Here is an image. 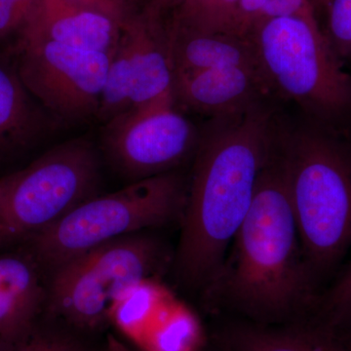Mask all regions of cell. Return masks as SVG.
<instances>
[{
    "label": "cell",
    "instance_id": "obj_1",
    "mask_svg": "<svg viewBox=\"0 0 351 351\" xmlns=\"http://www.w3.org/2000/svg\"><path fill=\"white\" fill-rule=\"evenodd\" d=\"M280 125L265 100L211 119L200 132L175 257L186 285L205 290L218 274L276 151Z\"/></svg>",
    "mask_w": 351,
    "mask_h": 351
},
{
    "label": "cell",
    "instance_id": "obj_2",
    "mask_svg": "<svg viewBox=\"0 0 351 351\" xmlns=\"http://www.w3.org/2000/svg\"><path fill=\"white\" fill-rule=\"evenodd\" d=\"M319 286L304 256L276 145L250 209L205 291L242 320L277 325L315 313Z\"/></svg>",
    "mask_w": 351,
    "mask_h": 351
},
{
    "label": "cell",
    "instance_id": "obj_3",
    "mask_svg": "<svg viewBox=\"0 0 351 351\" xmlns=\"http://www.w3.org/2000/svg\"><path fill=\"white\" fill-rule=\"evenodd\" d=\"M338 128L282 121L277 141L302 249L319 285L351 247V140Z\"/></svg>",
    "mask_w": 351,
    "mask_h": 351
},
{
    "label": "cell",
    "instance_id": "obj_4",
    "mask_svg": "<svg viewBox=\"0 0 351 351\" xmlns=\"http://www.w3.org/2000/svg\"><path fill=\"white\" fill-rule=\"evenodd\" d=\"M248 38L270 96L293 101L306 119L339 127L351 115V75L316 18L265 21Z\"/></svg>",
    "mask_w": 351,
    "mask_h": 351
},
{
    "label": "cell",
    "instance_id": "obj_5",
    "mask_svg": "<svg viewBox=\"0 0 351 351\" xmlns=\"http://www.w3.org/2000/svg\"><path fill=\"white\" fill-rule=\"evenodd\" d=\"M188 181L177 170L95 195L31 237L32 257L53 270L108 242L181 219Z\"/></svg>",
    "mask_w": 351,
    "mask_h": 351
},
{
    "label": "cell",
    "instance_id": "obj_6",
    "mask_svg": "<svg viewBox=\"0 0 351 351\" xmlns=\"http://www.w3.org/2000/svg\"><path fill=\"white\" fill-rule=\"evenodd\" d=\"M100 159L91 143L75 138L0 179V243L31 239L97 195Z\"/></svg>",
    "mask_w": 351,
    "mask_h": 351
},
{
    "label": "cell",
    "instance_id": "obj_7",
    "mask_svg": "<svg viewBox=\"0 0 351 351\" xmlns=\"http://www.w3.org/2000/svg\"><path fill=\"white\" fill-rule=\"evenodd\" d=\"M163 252L156 239L142 232L83 253L51 270L46 306L73 326L98 328L110 319L127 289L156 274Z\"/></svg>",
    "mask_w": 351,
    "mask_h": 351
},
{
    "label": "cell",
    "instance_id": "obj_8",
    "mask_svg": "<svg viewBox=\"0 0 351 351\" xmlns=\"http://www.w3.org/2000/svg\"><path fill=\"white\" fill-rule=\"evenodd\" d=\"M15 53L21 80L52 117L66 123L98 117L112 56L29 32L18 38Z\"/></svg>",
    "mask_w": 351,
    "mask_h": 351
},
{
    "label": "cell",
    "instance_id": "obj_9",
    "mask_svg": "<svg viewBox=\"0 0 351 351\" xmlns=\"http://www.w3.org/2000/svg\"><path fill=\"white\" fill-rule=\"evenodd\" d=\"M199 138L195 124L167 100L108 120L103 147L112 167L132 182L177 170L195 154Z\"/></svg>",
    "mask_w": 351,
    "mask_h": 351
},
{
    "label": "cell",
    "instance_id": "obj_10",
    "mask_svg": "<svg viewBox=\"0 0 351 351\" xmlns=\"http://www.w3.org/2000/svg\"><path fill=\"white\" fill-rule=\"evenodd\" d=\"M161 14L149 5L122 27L101 95L98 117L104 122L129 108L174 101V71Z\"/></svg>",
    "mask_w": 351,
    "mask_h": 351
},
{
    "label": "cell",
    "instance_id": "obj_11",
    "mask_svg": "<svg viewBox=\"0 0 351 351\" xmlns=\"http://www.w3.org/2000/svg\"><path fill=\"white\" fill-rule=\"evenodd\" d=\"M269 90L256 69L230 66L174 73L173 98L211 119L237 114L269 100Z\"/></svg>",
    "mask_w": 351,
    "mask_h": 351
},
{
    "label": "cell",
    "instance_id": "obj_12",
    "mask_svg": "<svg viewBox=\"0 0 351 351\" xmlns=\"http://www.w3.org/2000/svg\"><path fill=\"white\" fill-rule=\"evenodd\" d=\"M121 29V25L105 14L69 0H38L36 12L22 34L29 32L78 49L112 56Z\"/></svg>",
    "mask_w": 351,
    "mask_h": 351
},
{
    "label": "cell",
    "instance_id": "obj_13",
    "mask_svg": "<svg viewBox=\"0 0 351 351\" xmlns=\"http://www.w3.org/2000/svg\"><path fill=\"white\" fill-rule=\"evenodd\" d=\"M36 258L0 254V341L16 346L34 331V322L47 301Z\"/></svg>",
    "mask_w": 351,
    "mask_h": 351
},
{
    "label": "cell",
    "instance_id": "obj_14",
    "mask_svg": "<svg viewBox=\"0 0 351 351\" xmlns=\"http://www.w3.org/2000/svg\"><path fill=\"white\" fill-rule=\"evenodd\" d=\"M219 341L226 351H346L338 330L316 313L285 324L235 321Z\"/></svg>",
    "mask_w": 351,
    "mask_h": 351
},
{
    "label": "cell",
    "instance_id": "obj_15",
    "mask_svg": "<svg viewBox=\"0 0 351 351\" xmlns=\"http://www.w3.org/2000/svg\"><path fill=\"white\" fill-rule=\"evenodd\" d=\"M166 32L174 73L230 66L258 71L255 51L248 38L226 32L196 31L173 21Z\"/></svg>",
    "mask_w": 351,
    "mask_h": 351
},
{
    "label": "cell",
    "instance_id": "obj_16",
    "mask_svg": "<svg viewBox=\"0 0 351 351\" xmlns=\"http://www.w3.org/2000/svg\"><path fill=\"white\" fill-rule=\"evenodd\" d=\"M21 80L15 66L0 55V154L31 145L45 129V115Z\"/></svg>",
    "mask_w": 351,
    "mask_h": 351
},
{
    "label": "cell",
    "instance_id": "obj_17",
    "mask_svg": "<svg viewBox=\"0 0 351 351\" xmlns=\"http://www.w3.org/2000/svg\"><path fill=\"white\" fill-rule=\"evenodd\" d=\"M285 16L317 19L315 8L309 0H239L230 34L246 38L256 25Z\"/></svg>",
    "mask_w": 351,
    "mask_h": 351
},
{
    "label": "cell",
    "instance_id": "obj_18",
    "mask_svg": "<svg viewBox=\"0 0 351 351\" xmlns=\"http://www.w3.org/2000/svg\"><path fill=\"white\" fill-rule=\"evenodd\" d=\"M320 10L324 13L321 29L343 64L351 60V0H326Z\"/></svg>",
    "mask_w": 351,
    "mask_h": 351
},
{
    "label": "cell",
    "instance_id": "obj_19",
    "mask_svg": "<svg viewBox=\"0 0 351 351\" xmlns=\"http://www.w3.org/2000/svg\"><path fill=\"white\" fill-rule=\"evenodd\" d=\"M316 314L339 329L351 321V263L326 290L321 293Z\"/></svg>",
    "mask_w": 351,
    "mask_h": 351
},
{
    "label": "cell",
    "instance_id": "obj_20",
    "mask_svg": "<svg viewBox=\"0 0 351 351\" xmlns=\"http://www.w3.org/2000/svg\"><path fill=\"white\" fill-rule=\"evenodd\" d=\"M38 0H0V43L24 31L36 12Z\"/></svg>",
    "mask_w": 351,
    "mask_h": 351
},
{
    "label": "cell",
    "instance_id": "obj_21",
    "mask_svg": "<svg viewBox=\"0 0 351 351\" xmlns=\"http://www.w3.org/2000/svg\"><path fill=\"white\" fill-rule=\"evenodd\" d=\"M239 0H211L196 31L230 34Z\"/></svg>",
    "mask_w": 351,
    "mask_h": 351
},
{
    "label": "cell",
    "instance_id": "obj_22",
    "mask_svg": "<svg viewBox=\"0 0 351 351\" xmlns=\"http://www.w3.org/2000/svg\"><path fill=\"white\" fill-rule=\"evenodd\" d=\"M13 351H86L69 337L55 332L32 331L24 341L14 346Z\"/></svg>",
    "mask_w": 351,
    "mask_h": 351
},
{
    "label": "cell",
    "instance_id": "obj_23",
    "mask_svg": "<svg viewBox=\"0 0 351 351\" xmlns=\"http://www.w3.org/2000/svg\"><path fill=\"white\" fill-rule=\"evenodd\" d=\"M112 18L123 27L137 14L131 0H69Z\"/></svg>",
    "mask_w": 351,
    "mask_h": 351
},
{
    "label": "cell",
    "instance_id": "obj_24",
    "mask_svg": "<svg viewBox=\"0 0 351 351\" xmlns=\"http://www.w3.org/2000/svg\"><path fill=\"white\" fill-rule=\"evenodd\" d=\"M211 0H179L173 22L196 29L206 13Z\"/></svg>",
    "mask_w": 351,
    "mask_h": 351
},
{
    "label": "cell",
    "instance_id": "obj_25",
    "mask_svg": "<svg viewBox=\"0 0 351 351\" xmlns=\"http://www.w3.org/2000/svg\"><path fill=\"white\" fill-rule=\"evenodd\" d=\"M339 336L343 341L346 351H351V321L346 324L345 326L339 328Z\"/></svg>",
    "mask_w": 351,
    "mask_h": 351
},
{
    "label": "cell",
    "instance_id": "obj_26",
    "mask_svg": "<svg viewBox=\"0 0 351 351\" xmlns=\"http://www.w3.org/2000/svg\"><path fill=\"white\" fill-rule=\"evenodd\" d=\"M178 2L179 0H151L149 5L163 12L165 9L177 6Z\"/></svg>",
    "mask_w": 351,
    "mask_h": 351
},
{
    "label": "cell",
    "instance_id": "obj_27",
    "mask_svg": "<svg viewBox=\"0 0 351 351\" xmlns=\"http://www.w3.org/2000/svg\"><path fill=\"white\" fill-rule=\"evenodd\" d=\"M309 1L313 3L314 8H315L316 13H317V11L320 10L321 7L323 6V4H324L326 0H309Z\"/></svg>",
    "mask_w": 351,
    "mask_h": 351
},
{
    "label": "cell",
    "instance_id": "obj_28",
    "mask_svg": "<svg viewBox=\"0 0 351 351\" xmlns=\"http://www.w3.org/2000/svg\"><path fill=\"white\" fill-rule=\"evenodd\" d=\"M5 343H2V341H0V351H4V348H5Z\"/></svg>",
    "mask_w": 351,
    "mask_h": 351
},
{
    "label": "cell",
    "instance_id": "obj_29",
    "mask_svg": "<svg viewBox=\"0 0 351 351\" xmlns=\"http://www.w3.org/2000/svg\"><path fill=\"white\" fill-rule=\"evenodd\" d=\"M350 117H351V115H350Z\"/></svg>",
    "mask_w": 351,
    "mask_h": 351
}]
</instances>
